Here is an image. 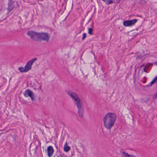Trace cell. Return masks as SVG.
<instances>
[{"label":"cell","mask_w":157,"mask_h":157,"mask_svg":"<svg viewBox=\"0 0 157 157\" xmlns=\"http://www.w3.org/2000/svg\"><path fill=\"white\" fill-rule=\"evenodd\" d=\"M27 35L33 40L37 42H48L50 39L49 34L44 32L40 33L34 31H30L27 32Z\"/></svg>","instance_id":"cell-1"},{"label":"cell","mask_w":157,"mask_h":157,"mask_svg":"<svg viewBox=\"0 0 157 157\" xmlns=\"http://www.w3.org/2000/svg\"><path fill=\"white\" fill-rule=\"evenodd\" d=\"M137 21V19H133L131 20L125 21L123 23L124 25L126 27H130L136 24V23Z\"/></svg>","instance_id":"cell-6"},{"label":"cell","mask_w":157,"mask_h":157,"mask_svg":"<svg viewBox=\"0 0 157 157\" xmlns=\"http://www.w3.org/2000/svg\"><path fill=\"white\" fill-rule=\"evenodd\" d=\"M70 146L68 145L67 143H66L64 146V151H65V152H68L70 151Z\"/></svg>","instance_id":"cell-9"},{"label":"cell","mask_w":157,"mask_h":157,"mask_svg":"<svg viewBox=\"0 0 157 157\" xmlns=\"http://www.w3.org/2000/svg\"><path fill=\"white\" fill-rule=\"evenodd\" d=\"M116 115L113 113H108L103 119L104 126L107 129H110L113 127L116 120Z\"/></svg>","instance_id":"cell-3"},{"label":"cell","mask_w":157,"mask_h":157,"mask_svg":"<svg viewBox=\"0 0 157 157\" xmlns=\"http://www.w3.org/2000/svg\"><path fill=\"white\" fill-rule=\"evenodd\" d=\"M37 58H34L30 60V61H29L25 67H20L18 68L19 71L21 73H26L27 72L30 70L32 68V65L34 63V62L37 61Z\"/></svg>","instance_id":"cell-4"},{"label":"cell","mask_w":157,"mask_h":157,"mask_svg":"<svg viewBox=\"0 0 157 157\" xmlns=\"http://www.w3.org/2000/svg\"><path fill=\"white\" fill-rule=\"evenodd\" d=\"M54 150L52 146H49L47 148V154H48V157H52L54 154Z\"/></svg>","instance_id":"cell-7"},{"label":"cell","mask_w":157,"mask_h":157,"mask_svg":"<svg viewBox=\"0 0 157 157\" xmlns=\"http://www.w3.org/2000/svg\"><path fill=\"white\" fill-rule=\"evenodd\" d=\"M92 28H90L88 30V32L90 34H92Z\"/></svg>","instance_id":"cell-12"},{"label":"cell","mask_w":157,"mask_h":157,"mask_svg":"<svg viewBox=\"0 0 157 157\" xmlns=\"http://www.w3.org/2000/svg\"><path fill=\"white\" fill-rule=\"evenodd\" d=\"M120 1V0H111V1H112V3L119 2Z\"/></svg>","instance_id":"cell-13"},{"label":"cell","mask_w":157,"mask_h":157,"mask_svg":"<svg viewBox=\"0 0 157 157\" xmlns=\"http://www.w3.org/2000/svg\"><path fill=\"white\" fill-rule=\"evenodd\" d=\"M68 94L70 96L71 98L74 100V102L77 106L78 110V113L81 117L83 116V104L81 102V100L80 99L79 96L75 92L69 91L68 92Z\"/></svg>","instance_id":"cell-2"},{"label":"cell","mask_w":157,"mask_h":157,"mask_svg":"<svg viewBox=\"0 0 157 157\" xmlns=\"http://www.w3.org/2000/svg\"><path fill=\"white\" fill-rule=\"evenodd\" d=\"M103 1L107 4H110L112 3L111 0H103Z\"/></svg>","instance_id":"cell-10"},{"label":"cell","mask_w":157,"mask_h":157,"mask_svg":"<svg viewBox=\"0 0 157 157\" xmlns=\"http://www.w3.org/2000/svg\"><path fill=\"white\" fill-rule=\"evenodd\" d=\"M86 37H87V34H84L83 40H84V39L86 38Z\"/></svg>","instance_id":"cell-14"},{"label":"cell","mask_w":157,"mask_h":157,"mask_svg":"<svg viewBox=\"0 0 157 157\" xmlns=\"http://www.w3.org/2000/svg\"><path fill=\"white\" fill-rule=\"evenodd\" d=\"M155 98H157V92L156 93V94H155Z\"/></svg>","instance_id":"cell-15"},{"label":"cell","mask_w":157,"mask_h":157,"mask_svg":"<svg viewBox=\"0 0 157 157\" xmlns=\"http://www.w3.org/2000/svg\"><path fill=\"white\" fill-rule=\"evenodd\" d=\"M155 83H157V77L154 79V80L152 81L151 84H153Z\"/></svg>","instance_id":"cell-11"},{"label":"cell","mask_w":157,"mask_h":157,"mask_svg":"<svg viewBox=\"0 0 157 157\" xmlns=\"http://www.w3.org/2000/svg\"><path fill=\"white\" fill-rule=\"evenodd\" d=\"M24 94L25 97H30L32 101H34L35 100L34 94L30 90H27L25 91Z\"/></svg>","instance_id":"cell-5"},{"label":"cell","mask_w":157,"mask_h":157,"mask_svg":"<svg viewBox=\"0 0 157 157\" xmlns=\"http://www.w3.org/2000/svg\"><path fill=\"white\" fill-rule=\"evenodd\" d=\"M154 64H155V65H157V63H154Z\"/></svg>","instance_id":"cell-16"},{"label":"cell","mask_w":157,"mask_h":157,"mask_svg":"<svg viewBox=\"0 0 157 157\" xmlns=\"http://www.w3.org/2000/svg\"><path fill=\"white\" fill-rule=\"evenodd\" d=\"M122 157H137L136 156H134V155H130V154H128V153L125 152H122Z\"/></svg>","instance_id":"cell-8"}]
</instances>
